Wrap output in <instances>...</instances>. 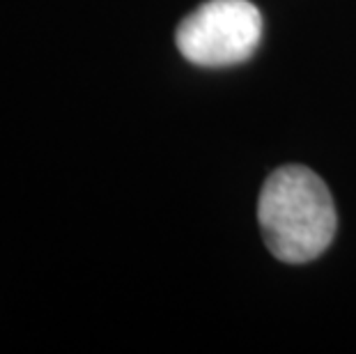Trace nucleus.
<instances>
[{"label":"nucleus","instance_id":"f257e3e1","mask_svg":"<svg viewBox=\"0 0 356 354\" xmlns=\"http://www.w3.org/2000/svg\"><path fill=\"white\" fill-rule=\"evenodd\" d=\"M264 244L287 265H304L333 242L338 214L320 175L306 166H283L264 179L257 202Z\"/></svg>","mask_w":356,"mask_h":354},{"label":"nucleus","instance_id":"f03ea898","mask_svg":"<svg viewBox=\"0 0 356 354\" xmlns=\"http://www.w3.org/2000/svg\"><path fill=\"white\" fill-rule=\"evenodd\" d=\"M262 40V14L248 0H207L177 26L179 54L198 67L246 63Z\"/></svg>","mask_w":356,"mask_h":354}]
</instances>
